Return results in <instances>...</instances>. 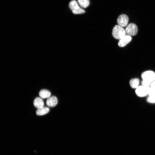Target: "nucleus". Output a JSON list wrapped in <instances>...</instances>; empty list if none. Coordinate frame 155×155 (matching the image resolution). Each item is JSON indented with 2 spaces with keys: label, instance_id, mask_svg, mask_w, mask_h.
Listing matches in <instances>:
<instances>
[{
  "label": "nucleus",
  "instance_id": "nucleus-10",
  "mask_svg": "<svg viewBox=\"0 0 155 155\" xmlns=\"http://www.w3.org/2000/svg\"><path fill=\"white\" fill-rule=\"evenodd\" d=\"M33 104L36 108H39L44 106V102L41 98L38 97L34 99Z\"/></svg>",
  "mask_w": 155,
  "mask_h": 155
},
{
  "label": "nucleus",
  "instance_id": "nucleus-11",
  "mask_svg": "<svg viewBox=\"0 0 155 155\" xmlns=\"http://www.w3.org/2000/svg\"><path fill=\"white\" fill-rule=\"evenodd\" d=\"M49 111V108L46 107H43L40 108H38L36 111V114L38 115L41 116L45 115Z\"/></svg>",
  "mask_w": 155,
  "mask_h": 155
},
{
  "label": "nucleus",
  "instance_id": "nucleus-12",
  "mask_svg": "<svg viewBox=\"0 0 155 155\" xmlns=\"http://www.w3.org/2000/svg\"><path fill=\"white\" fill-rule=\"evenodd\" d=\"M39 95L42 98L45 99L49 98L51 95V93L47 90L43 89L40 91Z\"/></svg>",
  "mask_w": 155,
  "mask_h": 155
},
{
  "label": "nucleus",
  "instance_id": "nucleus-8",
  "mask_svg": "<svg viewBox=\"0 0 155 155\" xmlns=\"http://www.w3.org/2000/svg\"><path fill=\"white\" fill-rule=\"evenodd\" d=\"M146 99L147 102L150 103H155V90L150 88Z\"/></svg>",
  "mask_w": 155,
  "mask_h": 155
},
{
  "label": "nucleus",
  "instance_id": "nucleus-13",
  "mask_svg": "<svg viewBox=\"0 0 155 155\" xmlns=\"http://www.w3.org/2000/svg\"><path fill=\"white\" fill-rule=\"evenodd\" d=\"M140 82L139 80L137 78L131 79L129 82L130 87L132 88L136 89L138 86Z\"/></svg>",
  "mask_w": 155,
  "mask_h": 155
},
{
  "label": "nucleus",
  "instance_id": "nucleus-1",
  "mask_svg": "<svg viewBox=\"0 0 155 155\" xmlns=\"http://www.w3.org/2000/svg\"><path fill=\"white\" fill-rule=\"evenodd\" d=\"M112 35L114 38L119 40L126 35V33L125 30L123 27L117 25L113 29Z\"/></svg>",
  "mask_w": 155,
  "mask_h": 155
},
{
  "label": "nucleus",
  "instance_id": "nucleus-16",
  "mask_svg": "<svg viewBox=\"0 0 155 155\" xmlns=\"http://www.w3.org/2000/svg\"><path fill=\"white\" fill-rule=\"evenodd\" d=\"M151 88L155 90V80L152 82Z\"/></svg>",
  "mask_w": 155,
  "mask_h": 155
},
{
  "label": "nucleus",
  "instance_id": "nucleus-2",
  "mask_svg": "<svg viewBox=\"0 0 155 155\" xmlns=\"http://www.w3.org/2000/svg\"><path fill=\"white\" fill-rule=\"evenodd\" d=\"M69 7L74 14H82L85 12V10L80 7L78 2L75 0L71 1L69 3Z\"/></svg>",
  "mask_w": 155,
  "mask_h": 155
},
{
  "label": "nucleus",
  "instance_id": "nucleus-4",
  "mask_svg": "<svg viewBox=\"0 0 155 155\" xmlns=\"http://www.w3.org/2000/svg\"><path fill=\"white\" fill-rule=\"evenodd\" d=\"M141 77L142 80L152 82L155 80V73L151 70H148L143 72Z\"/></svg>",
  "mask_w": 155,
  "mask_h": 155
},
{
  "label": "nucleus",
  "instance_id": "nucleus-6",
  "mask_svg": "<svg viewBox=\"0 0 155 155\" xmlns=\"http://www.w3.org/2000/svg\"><path fill=\"white\" fill-rule=\"evenodd\" d=\"M129 22V18L125 14H121L117 18V22L118 25L122 27H124L128 24Z\"/></svg>",
  "mask_w": 155,
  "mask_h": 155
},
{
  "label": "nucleus",
  "instance_id": "nucleus-7",
  "mask_svg": "<svg viewBox=\"0 0 155 155\" xmlns=\"http://www.w3.org/2000/svg\"><path fill=\"white\" fill-rule=\"evenodd\" d=\"M131 40L132 37L131 36L126 35L124 37L119 40L118 45L120 47H124L130 42Z\"/></svg>",
  "mask_w": 155,
  "mask_h": 155
},
{
  "label": "nucleus",
  "instance_id": "nucleus-5",
  "mask_svg": "<svg viewBox=\"0 0 155 155\" xmlns=\"http://www.w3.org/2000/svg\"><path fill=\"white\" fill-rule=\"evenodd\" d=\"M125 30L126 34L131 36L135 35L138 31L137 26L133 23L129 24L127 26Z\"/></svg>",
  "mask_w": 155,
  "mask_h": 155
},
{
  "label": "nucleus",
  "instance_id": "nucleus-14",
  "mask_svg": "<svg viewBox=\"0 0 155 155\" xmlns=\"http://www.w3.org/2000/svg\"><path fill=\"white\" fill-rule=\"evenodd\" d=\"M78 2L80 6L83 8L87 7L90 4L89 0H78Z\"/></svg>",
  "mask_w": 155,
  "mask_h": 155
},
{
  "label": "nucleus",
  "instance_id": "nucleus-3",
  "mask_svg": "<svg viewBox=\"0 0 155 155\" xmlns=\"http://www.w3.org/2000/svg\"><path fill=\"white\" fill-rule=\"evenodd\" d=\"M151 87L141 85L139 86L135 89V92L137 96L140 97H144L148 95Z\"/></svg>",
  "mask_w": 155,
  "mask_h": 155
},
{
  "label": "nucleus",
  "instance_id": "nucleus-15",
  "mask_svg": "<svg viewBox=\"0 0 155 155\" xmlns=\"http://www.w3.org/2000/svg\"><path fill=\"white\" fill-rule=\"evenodd\" d=\"M152 82L142 80L141 82L142 85L146 87H151Z\"/></svg>",
  "mask_w": 155,
  "mask_h": 155
},
{
  "label": "nucleus",
  "instance_id": "nucleus-9",
  "mask_svg": "<svg viewBox=\"0 0 155 155\" xmlns=\"http://www.w3.org/2000/svg\"><path fill=\"white\" fill-rule=\"evenodd\" d=\"M58 103L57 98L55 96L50 97L48 98L46 101L47 106L50 107H53L57 105Z\"/></svg>",
  "mask_w": 155,
  "mask_h": 155
}]
</instances>
